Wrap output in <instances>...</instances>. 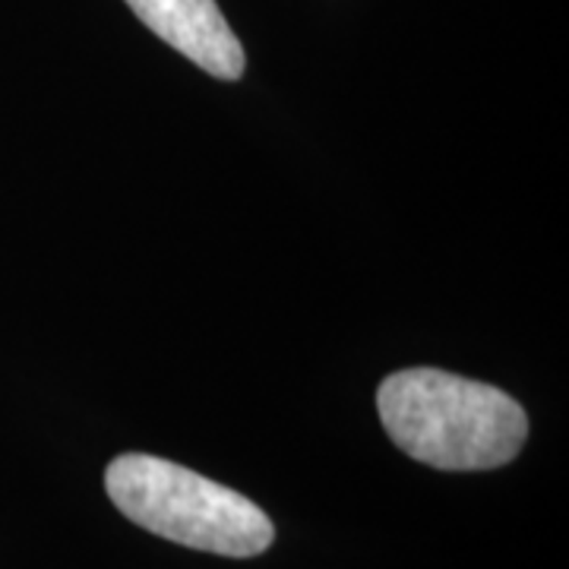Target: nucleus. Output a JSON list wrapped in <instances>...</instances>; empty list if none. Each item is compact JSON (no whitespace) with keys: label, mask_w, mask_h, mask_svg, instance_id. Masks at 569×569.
<instances>
[{"label":"nucleus","mask_w":569,"mask_h":569,"mask_svg":"<svg viewBox=\"0 0 569 569\" xmlns=\"http://www.w3.org/2000/svg\"><path fill=\"white\" fill-rule=\"evenodd\" d=\"M377 408L392 443L440 471L507 466L529 437L526 408L503 389L433 367L387 377L377 389Z\"/></svg>","instance_id":"nucleus-1"},{"label":"nucleus","mask_w":569,"mask_h":569,"mask_svg":"<svg viewBox=\"0 0 569 569\" xmlns=\"http://www.w3.org/2000/svg\"><path fill=\"white\" fill-rule=\"evenodd\" d=\"M104 488L130 522L183 548L241 560L263 553L276 538L269 516L244 493L159 456H118Z\"/></svg>","instance_id":"nucleus-2"},{"label":"nucleus","mask_w":569,"mask_h":569,"mask_svg":"<svg viewBox=\"0 0 569 569\" xmlns=\"http://www.w3.org/2000/svg\"><path fill=\"white\" fill-rule=\"evenodd\" d=\"M156 36L219 80L244 73V48L216 0H127Z\"/></svg>","instance_id":"nucleus-3"}]
</instances>
